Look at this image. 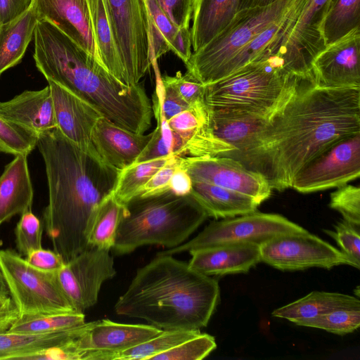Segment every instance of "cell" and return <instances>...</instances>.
<instances>
[{
    "label": "cell",
    "mask_w": 360,
    "mask_h": 360,
    "mask_svg": "<svg viewBox=\"0 0 360 360\" xmlns=\"http://www.w3.org/2000/svg\"><path fill=\"white\" fill-rule=\"evenodd\" d=\"M360 133V88H326L301 79L259 135L263 175L272 190L335 143Z\"/></svg>",
    "instance_id": "6da1fadb"
},
{
    "label": "cell",
    "mask_w": 360,
    "mask_h": 360,
    "mask_svg": "<svg viewBox=\"0 0 360 360\" xmlns=\"http://www.w3.org/2000/svg\"><path fill=\"white\" fill-rule=\"evenodd\" d=\"M45 164L49 204L44 227L53 250L66 263L89 248L88 233L95 212L110 195L120 170L108 165L93 145L83 147L57 128L38 135Z\"/></svg>",
    "instance_id": "7a4b0ae2"
},
{
    "label": "cell",
    "mask_w": 360,
    "mask_h": 360,
    "mask_svg": "<svg viewBox=\"0 0 360 360\" xmlns=\"http://www.w3.org/2000/svg\"><path fill=\"white\" fill-rule=\"evenodd\" d=\"M219 297L215 279L171 255L158 253L137 269L115 311L161 330H200L207 326Z\"/></svg>",
    "instance_id": "3957f363"
},
{
    "label": "cell",
    "mask_w": 360,
    "mask_h": 360,
    "mask_svg": "<svg viewBox=\"0 0 360 360\" xmlns=\"http://www.w3.org/2000/svg\"><path fill=\"white\" fill-rule=\"evenodd\" d=\"M207 217L191 193L179 195L169 190L137 196L124 205L112 249L117 255H125L147 245L175 248L184 243Z\"/></svg>",
    "instance_id": "277c9868"
},
{
    "label": "cell",
    "mask_w": 360,
    "mask_h": 360,
    "mask_svg": "<svg viewBox=\"0 0 360 360\" xmlns=\"http://www.w3.org/2000/svg\"><path fill=\"white\" fill-rule=\"evenodd\" d=\"M300 79L284 70L276 54L263 55L230 75L205 85L204 100L210 110L269 120Z\"/></svg>",
    "instance_id": "5b68a950"
},
{
    "label": "cell",
    "mask_w": 360,
    "mask_h": 360,
    "mask_svg": "<svg viewBox=\"0 0 360 360\" xmlns=\"http://www.w3.org/2000/svg\"><path fill=\"white\" fill-rule=\"evenodd\" d=\"M295 1L278 0L266 6L238 11L210 41L192 53L186 64V72L204 85L221 79L233 58Z\"/></svg>",
    "instance_id": "8992f818"
},
{
    "label": "cell",
    "mask_w": 360,
    "mask_h": 360,
    "mask_svg": "<svg viewBox=\"0 0 360 360\" xmlns=\"http://www.w3.org/2000/svg\"><path fill=\"white\" fill-rule=\"evenodd\" d=\"M0 269L19 316L76 312L57 271L37 269L9 249L0 250Z\"/></svg>",
    "instance_id": "52a82bcc"
},
{
    "label": "cell",
    "mask_w": 360,
    "mask_h": 360,
    "mask_svg": "<svg viewBox=\"0 0 360 360\" xmlns=\"http://www.w3.org/2000/svg\"><path fill=\"white\" fill-rule=\"evenodd\" d=\"M308 232L300 225L277 214L254 212L212 221L191 240L159 252L179 254L230 244H262L280 236Z\"/></svg>",
    "instance_id": "ba28073f"
},
{
    "label": "cell",
    "mask_w": 360,
    "mask_h": 360,
    "mask_svg": "<svg viewBox=\"0 0 360 360\" xmlns=\"http://www.w3.org/2000/svg\"><path fill=\"white\" fill-rule=\"evenodd\" d=\"M105 1L129 84L136 85L154 62L144 0Z\"/></svg>",
    "instance_id": "9c48e42d"
},
{
    "label": "cell",
    "mask_w": 360,
    "mask_h": 360,
    "mask_svg": "<svg viewBox=\"0 0 360 360\" xmlns=\"http://www.w3.org/2000/svg\"><path fill=\"white\" fill-rule=\"evenodd\" d=\"M260 253L261 261L281 270L330 269L342 264L359 269L341 250L309 231L276 237L260 245Z\"/></svg>",
    "instance_id": "30bf717a"
},
{
    "label": "cell",
    "mask_w": 360,
    "mask_h": 360,
    "mask_svg": "<svg viewBox=\"0 0 360 360\" xmlns=\"http://www.w3.org/2000/svg\"><path fill=\"white\" fill-rule=\"evenodd\" d=\"M360 176V133L335 143L295 176L291 188L311 193L339 187Z\"/></svg>",
    "instance_id": "8fae6325"
},
{
    "label": "cell",
    "mask_w": 360,
    "mask_h": 360,
    "mask_svg": "<svg viewBox=\"0 0 360 360\" xmlns=\"http://www.w3.org/2000/svg\"><path fill=\"white\" fill-rule=\"evenodd\" d=\"M162 330L152 325L120 323L108 319L85 322L69 346L75 360H115L121 352Z\"/></svg>",
    "instance_id": "7c38bea8"
},
{
    "label": "cell",
    "mask_w": 360,
    "mask_h": 360,
    "mask_svg": "<svg viewBox=\"0 0 360 360\" xmlns=\"http://www.w3.org/2000/svg\"><path fill=\"white\" fill-rule=\"evenodd\" d=\"M116 274L110 250L90 247L56 272L58 283L75 311L95 305L103 283Z\"/></svg>",
    "instance_id": "4fadbf2b"
},
{
    "label": "cell",
    "mask_w": 360,
    "mask_h": 360,
    "mask_svg": "<svg viewBox=\"0 0 360 360\" xmlns=\"http://www.w3.org/2000/svg\"><path fill=\"white\" fill-rule=\"evenodd\" d=\"M179 166L193 181L205 182L247 195L259 205L268 199L272 188L262 174L247 169L227 157L180 158Z\"/></svg>",
    "instance_id": "5bb4252c"
},
{
    "label": "cell",
    "mask_w": 360,
    "mask_h": 360,
    "mask_svg": "<svg viewBox=\"0 0 360 360\" xmlns=\"http://www.w3.org/2000/svg\"><path fill=\"white\" fill-rule=\"evenodd\" d=\"M330 0H307L294 25L285 34L276 54L284 70L302 79H310L311 63L325 46L319 23Z\"/></svg>",
    "instance_id": "9a60e30c"
},
{
    "label": "cell",
    "mask_w": 360,
    "mask_h": 360,
    "mask_svg": "<svg viewBox=\"0 0 360 360\" xmlns=\"http://www.w3.org/2000/svg\"><path fill=\"white\" fill-rule=\"evenodd\" d=\"M208 110L213 134L233 147L220 157L236 160L247 169L263 174L259 135L269 120L251 114Z\"/></svg>",
    "instance_id": "2e32d148"
},
{
    "label": "cell",
    "mask_w": 360,
    "mask_h": 360,
    "mask_svg": "<svg viewBox=\"0 0 360 360\" xmlns=\"http://www.w3.org/2000/svg\"><path fill=\"white\" fill-rule=\"evenodd\" d=\"M360 27L326 44L311 63L312 82L326 88H360Z\"/></svg>",
    "instance_id": "e0dca14e"
},
{
    "label": "cell",
    "mask_w": 360,
    "mask_h": 360,
    "mask_svg": "<svg viewBox=\"0 0 360 360\" xmlns=\"http://www.w3.org/2000/svg\"><path fill=\"white\" fill-rule=\"evenodd\" d=\"M38 20H46L72 39L99 63L87 0H33Z\"/></svg>",
    "instance_id": "ac0fdd59"
},
{
    "label": "cell",
    "mask_w": 360,
    "mask_h": 360,
    "mask_svg": "<svg viewBox=\"0 0 360 360\" xmlns=\"http://www.w3.org/2000/svg\"><path fill=\"white\" fill-rule=\"evenodd\" d=\"M48 84L53 98L56 128L75 144L91 146V131L102 115L65 87L51 81Z\"/></svg>",
    "instance_id": "d6986e66"
},
{
    "label": "cell",
    "mask_w": 360,
    "mask_h": 360,
    "mask_svg": "<svg viewBox=\"0 0 360 360\" xmlns=\"http://www.w3.org/2000/svg\"><path fill=\"white\" fill-rule=\"evenodd\" d=\"M152 136L123 129L104 117L94 125L91 141L101 159L121 171L134 164Z\"/></svg>",
    "instance_id": "ffe728a7"
},
{
    "label": "cell",
    "mask_w": 360,
    "mask_h": 360,
    "mask_svg": "<svg viewBox=\"0 0 360 360\" xmlns=\"http://www.w3.org/2000/svg\"><path fill=\"white\" fill-rule=\"evenodd\" d=\"M0 115L37 137L57 126L49 84L42 89L26 90L7 101L0 102Z\"/></svg>",
    "instance_id": "44dd1931"
},
{
    "label": "cell",
    "mask_w": 360,
    "mask_h": 360,
    "mask_svg": "<svg viewBox=\"0 0 360 360\" xmlns=\"http://www.w3.org/2000/svg\"><path fill=\"white\" fill-rule=\"evenodd\" d=\"M189 266L208 276L248 272L261 262L260 245L230 244L189 252Z\"/></svg>",
    "instance_id": "7402d4cb"
},
{
    "label": "cell",
    "mask_w": 360,
    "mask_h": 360,
    "mask_svg": "<svg viewBox=\"0 0 360 360\" xmlns=\"http://www.w3.org/2000/svg\"><path fill=\"white\" fill-rule=\"evenodd\" d=\"M27 157L15 155L0 176V225L31 210L34 192Z\"/></svg>",
    "instance_id": "603a6c76"
},
{
    "label": "cell",
    "mask_w": 360,
    "mask_h": 360,
    "mask_svg": "<svg viewBox=\"0 0 360 360\" xmlns=\"http://www.w3.org/2000/svg\"><path fill=\"white\" fill-rule=\"evenodd\" d=\"M192 196L208 217L230 218L254 212L259 204L252 198L214 184L193 181Z\"/></svg>",
    "instance_id": "cb8c5ba5"
},
{
    "label": "cell",
    "mask_w": 360,
    "mask_h": 360,
    "mask_svg": "<svg viewBox=\"0 0 360 360\" xmlns=\"http://www.w3.org/2000/svg\"><path fill=\"white\" fill-rule=\"evenodd\" d=\"M87 3L93 37L100 63L121 83L129 86L114 37L105 1L87 0Z\"/></svg>",
    "instance_id": "d4e9b609"
},
{
    "label": "cell",
    "mask_w": 360,
    "mask_h": 360,
    "mask_svg": "<svg viewBox=\"0 0 360 360\" xmlns=\"http://www.w3.org/2000/svg\"><path fill=\"white\" fill-rule=\"evenodd\" d=\"M238 4L239 0H198L193 11L190 29L193 52L228 25L238 12Z\"/></svg>",
    "instance_id": "484cf974"
},
{
    "label": "cell",
    "mask_w": 360,
    "mask_h": 360,
    "mask_svg": "<svg viewBox=\"0 0 360 360\" xmlns=\"http://www.w3.org/2000/svg\"><path fill=\"white\" fill-rule=\"evenodd\" d=\"M81 326L39 334L1 331L0 359H28L38 352L65 345L77 337Z\"/></svg>",
    "instance_id": "4316f807"
},
{
    "label": "cell",
    "mask_w": 360,
    "mask_h": 360,
    "mask_svg": "<svg viewBox=\"0 0 360 360\" xmlns=\"http://www.w3.org/2000/svg\"><path fill=\"white\" fill-rule=\"evenodd\" d=\"M360 308L358 298L338 292L313 291L304 297L275 309L272 316L294 323L341 309Z\"/></svg>",
    "instance_id": "83f0119b"
},
{
    "label": "cell",
    "mask_w": 360,
    "mask_h": 360,
    "mask_svg": "<svg viewBox=\"0 0 360 360\" xmlns=\"http://www.w3.org/2000/svg\"><path fill=\"white\" fill-rule=\"evenodd\" d=\"M37 21L31 6L15 19L0 25V75L21 61L34 37Z\"/></svg>",
    "instance_id": "f1b7e54d"
},
{
    "label": "cell",
    "mask_w": 360,
    "mask_h": 360,
    "mask_svg": "<svg viewBox=\"0 0 360 360\" xmlns=\"http://www.w3.org/2000/svg\"><path fill=\"white\" fill-rule=\"evenodd\" d=\"M360 27V0H330L319 25L324 46Z\"/></svg>",
    "instance_id": "f546056e"
},
{
    "label": "cell",
    "mask_w": 360,
    "mask_h": 360,
    "mask_svg": "<svg viewBox=\"0 0 360 360\" xmlns=\"http://www.w3.org/2000/svg\"><path fill=\"white\" fill-rule=\"evenodd\" d=\"M124 209L110 193L99 203L89 233V248L110 250L114 245L117 231Z\"/></svg>",
    "instance_id": "4dcf8cb0"
},
{
    "label": "cell",
    "mask_w": 360,
    "mask_h": 360,
    "mask_svg": "<svg viewBox=\"0 0 360 360\" xmlns=\"http://www.w3.org/2000/svg\"><path fill=\"white\" fill-rule=\"evenodd\" d=\"M172 155L134 163L120 171L112 195L122 205L139 196L145 184L167 164Z\"/></svg>",
    "instance_id": "1f68e13d"
},
{
    "label": "cell",
    "mask_w": 360,
    "mask_h": 360,
    "mask_svg": "<svg viewBox=\"0 0 360 360\" xmlns=\"http://www.w3.org/2000/svg\"><path fill=\"white\" fill-rule=\"evenodd\" d=\"M85 323L84 313L70 312L19 316L8 332L39 334L69 329Z\"/></svg>",
    "instance_id": "d6a6232c"
},
{
    "label": "cell",
    "mask_w": 360,
    "mask_h": 360,
    "mask_svg": "<svg viewBox=\"0 0 360 360\" xmlns=\"http://www.w3.org/2000/svg\"><path fill=\"white\" fill-rule=\"evenodd\" d=\"M147 10L152 56L154 60L171 51L179 27L162 9L157 0H144Z\"/></svg>",
    "instance_id": "836d02e7"
},
{
    "label": "cell",
    "mask_w": 360,
    "mask_h": 360,
    "mask_svg": "<svg viewBox=\"0 0 360 360\" xmlns=\"http://www.w3.org/2000/svg\"><path fill=\"white\" fill-rule=\"evenodd\" d=\"M200 333V330H162L158 335L121 352L115 360H150Z\"/></svg>",
    "instance_id": "e575fe53"
},
{
    "label": "cell",
    "mask_w": 360,
    "mask_h": 360,
    "mask_svg": "<svg viewBox=\"0 0 360 360\" xmlns=\"http://www.w3.org/2000/svg\"><path fill=\"white\" fill-rule=\"evenodd\" d=\"M338 335L352 333L360 326V308L341 309L295 323Z\"/></svg>",
    "instance_id": "d590c367"
},
{
    "label": "cell",
    "mask_w": 360,
    "mask_h": 360,
    "mask_svg": "<svg viewBox=\"0 0 360 360\" xmlns=\"http://www.w3.org/2000/svg\"><path fill=\"white\" fill-rule=\"evenodd\" d=\"M217 347L215 339L207 333H200L174 347L158 354L150 360H200Z\"/></svg>",
    "instance_id": "8d00e7d4"
},
{
    "label": "cell",
    "mask_w": 360,
    "mask_h": 360,
    "mask_svg": "<svg viewBox=\"0 0 360 360\" xmlns=\"http://www.w3.org/2000/svg\"><path fill=\"white\" fill-rule=\"evenodd\" d=\"M37 139L0 115V152L27 156L37 146Z\"/></svg>",
    "instance_id": "74e56055"
},
{
    "label": "cell",
    "mask_w": 360,
    "mask_h": 360,
    "mask_svg": "<svg viewBox=\"0 0 360 360\" xmlns=\"http://www.w3.org/2000/svg\"><path fill=\"white\" fill-rule=\"evenodd\" d=\"M42 232L40 220L31 210L21 214L15 230L16 247L20 255L27 256L32 251L42 248Z\"/></svg>",
    "instance_id": "f35d334b"
},
{
    "label": "cell",
    "mask_w": 360,
    "mask_h": 360,
    "mask_svg": "<svg viewBox=\"0 0 360 360\" xmlns=\"http://www.w3.org/2000/svg\"><path fill=\"white\" fill-rule=\"evenodd\" d=\"M329 206L338 211L343 219L360 226V188L345 184L330 194Z\"/></svg>",
    "instance_id": "ab89813d"
},
{
    "label": "cell",
    "mask_w": 360,
    "mask_h": 360,
    "mask_svg": "<svg viewBox=\"0 0 360 360\" xmlns=\"http://www.w3.org/2000/svg\"><path fill=\"white\" fill-rule=\"evenodd\" d=\"M337 242L341 251L360 267V226L345 220L335 226V231H327Z\"/></svg>",
    "instance_id": "60d3db41"
},
{
    "label": "cell",
    "mask_w": 360,
    "mask_h": 360,
    "mask_svg": "<svg viewBox=\"0 0 360 360\" xmlns=\"http://www.w3.org/2000/svg\"><path fill=\"white\" fill-rule=\"evenodd\" d=\"M163 77L177 91L181 98L191 108H200L205 106V86L195 79L188 72H176L174 76L165 75Z\"/></svg>",
    "instance_id": "b9f144b4"
},
{
    "label": "cell",
    "mask_w": 360,
    "mask_h": 360,
    "mask_svg": "<svg viewBox=\"0 0 360 360\" xmlns=\"http://www.w3.org/2000/svg\"><path fill=\"white\" fill-rule=\"evenodd\" d=\"M179 161L180 157L172 155L167 164L145 184L139 196L154 195L169 191L170 181L179 166Z\"/></svg>",
    "instance_id": "7bdbcfd3"
},
{
    "label": "cell",
    "mask_w": 360,
    "mask_h": 360,
    "mask_svg": "<svg viewBox=\"0 0 360 360\" xmlns=\"http://www.w3.org/2000/svg\"><path fill=\"white\" fill-rule=\"evenodd\" d=\"M162 9L179 28L188 27L193 14V0H157Z\"/></svg>",
    "instance_id": "ee69618b"
},
{
    "label": "cell",
    "mask_w": 360,
    "mask_h": 360,
    "mask_svg": "<svg viewBox=\"0 0 360 360\" xmlns=\"http://www.w3.org/2000/svg\"><path fill=\"white\" fill-rule=\"evenodd\" d=\"M32 266L44 271H57L65 262L54 250L37 249L30 252L25 258Z\"/></svg>",
    "instance_id": "f6af8a7d"
},
{
    "label": "cell",
    "mask_w": 360,
    "mask_h": 360,
    "mask_svg": "<svg viewBox=\"0 0 360 360\" xmlns=\"http://www.w3.org/2000/svg\"><path fill=\"white\" fill-rule=\"evenodd\" d=\"M169 155H171V153L163 138L160 125L158 123L156 128L152 132L150 139L134 163L149 161Z\"/></svg>",
    "instance_id": "bcb514c9"
},
{
    "label": "cell",
    "mask_w": 360,
    "mask_h": 360,
    "mask_svg": "<svg viewBox=\"0 0 360 360\" xmlns=\"http://www.w3.org/2000/svg\"><path fill=\"white\" fill-rule=\"evenodd\" d=\"M33 0H0V25L8 22L25 13Z\"/></svg>",
    "instance_id": "7dc6e473"
},
{
    "label": "cell",
    "mask_w": 360,
    "mask_h": 360,
    "mask_svg": "<svg viewBox=\"0 0 360 360\" xmlns=\"http://www.w3.org/2000/svg\"><path fill=\"white\" fill-rule=\"evenodd\" d=\"M191 47L190 28H179L170 51L176 55L186 65L192 54Z\"/></svg>",
    "instance_id": "c3c4849f"
},
{
    "label": "cell",
    "mask_w": 360,
    "mask_h": 360,
    "mask_svg": "<svg viewBox=\"0 0 360 360\" xmlns=\"http://www.w3.org/2000/svg\"><path fill=\"white\" fill-rule=\"evenodd\" d=\"M192 180L188 173L180 166L174 172L170 181V191L179 195L191 193Z\"/></svg>",
    "instance_id": "681fc988"
},
{
    "label": "cell",
    "mask_w": 360,
    "mask_h": 360,
    "mask_svg": "<svg viewBox=\"0 0 360 360\" xmlns=\"http://www.w3.org/2000/svg\"><path fill=\"white\" fill-rule=\"evenodd\" d=\"M18 317V310L11 297L0 302V332L7 330Z\"/></svg>",
    "instance_id": "f907efd6"
},
{
    "label": "cell",
    "mask_w": 360,
    "mask_h": 360,
    "mask_svg": "<svg viewBox=\"0 0 360 360\" xmlns=\"http://www.w3.org/2000/svg\"><path fill=\"white\" fill-rule=\"evenodd\" d=\"M278 0H239L238 11L269 6Z\"/></svg>",
    "instance_id": "816d5d0a"
},
{
    "label": "cell",
    "mask_w": 360,
    "mask_h": 360,
    "mask_svg": "<svg viewBox=\"0 0 360 360\" xmlns=\"http://www.w3.org/2000/svg\"><path fill=\"white\" fill-rule=\"evenodd\" d=\"M9 295L10 293L8 286L0 269V297L6 298L9 297Z\"/></svg>",
    "instance_id": "f5cc1de1"
},
{
    "label": "cell",
    "mask_w": 360,
    "mask_h": 360,
    "mask_svg": "<svg viewBox=\"0 0 360 360\" xmlns=\"http://www.w3.org/2000/svg\"><path fill=\"white\" fill-rule=\"evenodd\" d=\"M198 0H193V8H195V5L197 4Z\"/></svg>",
    "instance_id": "db71d44e"
},
{
    "label": "cell",
    "mask_w": 360,
    "mask_h": 360,
    "mask_svg": "<svg viewBox=\"0 0 360 360\" xmlns=\"http://www.w3.org/2000/svg\"><path fill=\"white\" fill-rule=\"evenodd\" d=\"M7 298V297H6ZM6 298H2V297H0V302L5 300Z\"/></svg>",
    "instance_id": "11a10c76"
}]
</instances>
